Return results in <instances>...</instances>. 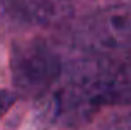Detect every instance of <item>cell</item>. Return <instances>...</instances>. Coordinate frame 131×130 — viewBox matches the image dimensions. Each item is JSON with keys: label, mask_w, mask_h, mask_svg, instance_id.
<instances>
[{"label": "cell", "mask_w": 131, "mask_h": 130, "mask_svg": "<svg viewBox=\"0 0 131 130\" xmlns=\"http://www.w3.org/2000/svg\"><path fill=\"white\" fill-rule=\"evenodd\" d=\"M62 63L53 46L41 38L14 41L11 48V79L16 94L44 96L59 80Z\"/></svg>", "instance_id": "cell-1"}, {"label": "cell", "mask_w": 131, "mask_h": 130, "mask_svg": "<svg viewBox=\"0 0 131 130\" xmlns=\"http://www.w3.org/2000/svg\"><path fill=\"white\" fill-rule=\"evenodd\" d=\"M5 13L21 23L55 27L73 14L71 0H2Z\"/></svg>", "instance_id": "cell-2"}, {"label": "cell", "mask_w": 131, "mask_h": 130, "mask_svg": "<svg viewBox=\"0 0 131 130\" xmlns=\"http://www.w3.org/2000/svg\"><path fill=\"white\" fill-rule=\"evenodd\" d=\"M115 130H131V116L126 118V119H122V121L115 127Z\"/></svg>", "instance_id": "cell-4"}, {"label": "cell", "mask_w": 131, "mask_h": 130, "mask_svg": "<svg viewBox=\"0 0 131 130\" xmlns=\"http://www.w3.org/2000/svg\"><path fill=\"white\" fill-rule=\"evenodd\" d=\"M18 100V94L14 91H7L0 87V118L7 114V110L13 107Z\"/></svg>", "instance_id": "cell-3"}]
</instances>
